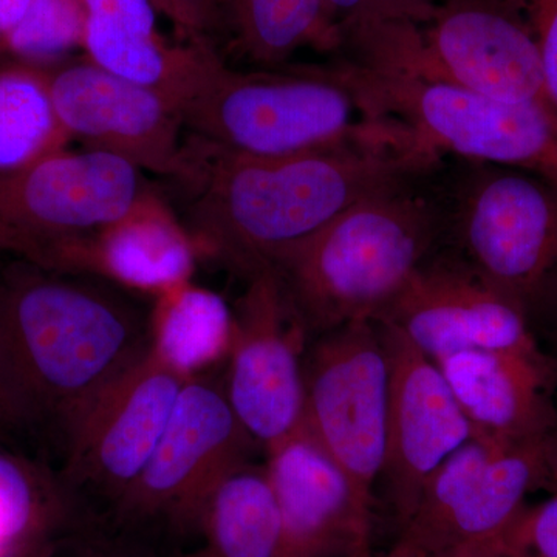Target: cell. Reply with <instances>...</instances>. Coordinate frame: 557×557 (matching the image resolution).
<instances>
[{
	"label": "cell",
	"mask_w": 557,
	"mask_h": 557,
	"mask_svg": "<svg viewBox=\"0 0 557 557\" xmlns=\"http://www.w3.org/2000/svg\"><path fill=\"white\" fill-rule=\"evenodd\" d=\"M149 350V313L83 274L0 271V438L62 457L76 421Z\"/></svg>",
	"instance_id": "6da1fadb"
},
{
	"label": "cell",
	"mask_w": 557,
	"mask_h": 557,
	"mask_svg": "<svg viewBox=\"0 0 557 557\" xmlns=\"http://www.w3.org/2000/svg\"><path fill=\"white\" fill-rule=\"evenodd\" d=\"M201 161L189 233L234 269H273L351 205L397 183L423 178L440 157L397 124L319 152L258 159L211 149Z\"/></svg>",
	"instance_id": "7a4b0ae2"
},
{
	"label": "cell",
	"mask_w": 557,
	"mask_h": 557,
	"mask_svg": "<svg viewBox=\"0 0 557 557\" xmlns=\"http://www.w3.org/2000/svg\"><path fill=\"white\" fill-rule=\"evenodd\" d=\"M341 49L370 72L549 104L536 44L512 0H379L341 28Z\"/></svg>",
	"instance_id": "3957f363"
},
{
	"label": "cell",
	"mask_w": 557,
	"mask_h": 557,
	"mask_svg": "<svg viewBox=\"0 0 557 557\" xmlns=\"http://www.w3.org/2000/svg\"><path fill=\"white\" fill-rule=\"evenodd\" d=\"M423 178L370 194L274 263L307 332L375 321L431 259L445 200L421 190Z\"/></svg>",
	"instance_id": "277c9868"
},
{
	"label": "cell",
	"mask_w": 557,
	"mask_h": 557,
	"mask_svg": "<svg viewBox=\"0 0 557 557\" xmlns=\"http://www.w3.org/2000/svg\"><path fill=\"white\" fill-rule=\"evenodd\" d=\"M211 149L278 159L346 145L379 127L333 67L236 72L223 65L183 113Z\"/></svg>",
	"instance_id": "5b68a950"
},
{
	"label": "cell",
	"mask_w": 557,
	"mask_h": 557,
	"mask_svg": "<svg viewBox=\"0 0 557 557\" xmlns=\"http://www.w3.org/2000/svg\"><path fill=\"white\" fill-rule=\"evenodd\" d=\"M333 69L370 119L398 124L440 159L509 168L557 185V112L548 102L498 100L347 61Z\"/></svg>",
	"instance_id": "8992f818"
},
{
	"label": "cell",
	"mask_w": 557,
	"mask_h": 557,
	"mask_svg": "<svg viewBox=\"0 0 557 557\" xmlns=\"http://www.w3.org/2000/svg\"><path fill=\"white\" fill-rule=\"evenodd\" d=\"M449 203L465 263L528 318L557 304V185L509 168L471 163Z\"/></svg>",
	"instance_id": "52a82bcc"
},
{
	"label": "cell",
	"mask_w": 557,
	"mask_h": 557,
	"mask_svg": "<svg viewBox=\"0 0 557 557\" xmlns=\"http://www.w3.org/2000/svg\"><path fill=\"white\" fill-rule=\"evenodd\" d=\"M139 168L86 149H62L0 175V251L44 267L62 245L124 218L148 196Z\"/></svg>",
	"instance_id": "ba28073f"
},
{
	"label": "cell",
	"mask_w": 557,
	"mask_h": 557,
	"mask_svg": "<svg viewBox=\"0 0 557 557\" xmlns=\"http://www.w3.org/2000/svg\"><path fill=\"white\" fill-rule=\"evenodd\" d=\"M556 472L557 434L519 446L469 440L429 478L399 539L434 552L504 547L523 498Z\"/></svg>",
	"instance_id": "9c48e42d"
},
{
	"label": "cell",
	"mask_w": 557,
	"mask_h": 557,
	"mask_svg": "<svg viewBox=\"0 0 557 557\" xmlns=\"http://www.w3.org/2000/svg\"><path fill=\"white\" fill-rule=\"evenodd\" d=\"M306 429L370 508L386 460L388 364L379 327L357 321L322 333L304 357Z\"/></svg>",
	"instance_id": "30bf717a"
},
{
	"label": "cell",
	"mask_w": 557,
	"mask_h": 557,
	"mask_svg": "<svg viewBox=\"0 0 557 557\" xmlns=\"http://www.w3.org/2000/svg\"><path fill=\"white\" fill-rule=\"evenodd\" d=\"M251 443L223 387L207 376L186 381L148 465L115 504L119 519L199 527L209 494L247 461Z\"/></svg>",
	"instance_id": "8fae6325"
},
{
	"label": "cell",
	"mask_w": 557,
	"mask_h": 557,
	"mask_svg": "<svg viewBox=\"0 0 557 557\" xmlns=\"http://www.w3.org/2000/svg\"><path fill=\"white\" fill-rule=\"evenodd\" d=\"M234 319L223 392L249 437L269 450L306 429L304 346L309 332L273 269L248 277Z\"/></svg>",
	"instance_id": "7c38bea8"
},
{
	"label": "cell",
	"mask_w": 557,
	"mask_h": 557,
	"mask_svg": "<svg viewBox=\"0 0 557 557\" xmlns=\"http://www.w3.org/2000/svg\"><path fill=\"white\" fill-rule=\"evenodd\" d=\"M58 120L70 141L112 153L141 171L194 182L200 160L183 148L182 113L161 95L90 60L47 67Z\"/></svg>",
	"instance_id": "4fadbf2b"
},
{
	"label": "cell",
	"mask_w": 557,
	"mask_h": 557,
	"mask_svg": "<svg viewBox=\"0 0 557 557\" xmlns=\"http://www.w3.org/2000/svg\"><path fill=\"white\" fill-rule=\"evenodd\" d=\"M185 383L149 350L113 380L70 432L61 457L65 486L116 504L148 465Z\"/></svg>",
	"instance_id": "5bb4252c"
},
{
	"label": "cell",
	"mask_w": 557,
	"mask_h": 557,
	"mask_svg": "<svg viewBox=\"0 0 557 557\" xmlns=\"http://www.w3.org/2000/svg\"><path fill=\"white\" fill-rule=\"evenodd\" d=\"M379 327L388 364L386 479L399 525L416 511L440 465L474 438L471 423L438 366L398 329Z\"/></svg>",
	"instance_id": "9a60e30c"
},
{
	"label": "cell",
	"mask_w": 557,
	"mask_h": 557,
	"mask_svg": "<svg viewBox=\"0 0 557 557\" xmlns=\"http://www.w3.org/2000/svg\"><path fill=\"white\" fill-rule=\"evenodd\" d=\"M375 321L394 325L434 362L463 350L545 354L530 318L460 259H428Z\"/></svg>",
	"instance_id": "2e32d148"
},
{
	"label": "cell",
	"mask_w": 557,
	"mask_h": 557,
	"mask_svg": "<svg viewBox=\"0 0 557 557\" xmlns=\"http://www.w3.org/2000/svg\"><path fill=\"white\" fill-rule=\"evenodd\" d=\"M267 454V474L282 518L278 557L369 552L370 508L307 429Z\"/></svg>",
	"instance_id": "e0dca14e"
},
{
	"label": "cell",
	"mask_w": 557,
	"mask_h": 557,
	"mask_svg": "<svg viewBox=\"0 0 557 557\" xmlns=\"http://www.w3.org/2000/svg\"><path fill=\"white\" fill-rule=\"evenodd\" d=\"M474 438L519 446L557 434V362L542 355L463 350L435 361Z\"/></svg>",
	"instance_id": "ac0fdd59"
},
{
	"label": "cell",
	"mask_w": 557,
	"mask_h": 557,
	"mask_svg": "<svg viewBox=\"0 0 557 557\" xmlns=\"http://www.w3.org/2000/svg\"><path fill=\"white\" fill-rule=\"evenodd\" d=\"M197 255L189 230L148 194L124 218L62 245L42 269L97 276L157 298L193 281Z\"/></svg>",
	"instance_id": "d6986e66"
},
{
	"label": "cell",
	"mask_w": 557,
	"mask_h": 557,
	"mask_svg": "<svg viewBox=\"0 0 557 557\" xmlns=\"http://www.w3.org/2000/svg\"><path fill=\"white\" fill-rule=\"evenodd\" d=\"M83 49L94 64L161 95L182 119L225 65L207 42L171 44L157 32V22L86 16Z\"/></svg>",
	"instance_id": "ffe728a7"
},
{
	"label": "cell",
	"mask_w": 557,
	"mask_h": 557,
	"mask_svg": "<svg viewBox=\"0 0 557 557\" xmlns=\"http://www.w3.org/2000/svg\"><path fill=\"white\" fill-rule=\"evenodd\" d=\"M236 319L226 300L193 281L153 298L149 354L185 381L230 357Z\"/></svg>",
	"instance_id": "44dd1931"
},
{
	"label": "cell",
	"mask_w": 557,
	"mask_h": 557,
	"mask_svg": "<svg viewBox=\"0 0 557 557\" xmlns=\"http://www.w3.org/2000/svg\"><path fill=\"white\" fill-rule=\"evenodd\" d=\"M73 493L38 461L0 446V557H51L73 515Z\"/></svg>",
	"instance_id": "7402d4cb"
},
{
	"label": "cell",
	"mask_w": 557,
	"mask_h": 557,
	"mask_svg": "<svg viewBox=\"0 0 557 557\" xmlns=\"http://www.w3.org/2000/svg\"><path fill=\"white\" fill-rule=\"evenodd\" d=\"M199 528L205 548L196 557H278L282 518L265 467L231 469L209 494Z\"/></svg>",
	"instance_id": "603a6c76"
},
{
	"label": "cell",
	"mask_w": 557,
	"mask_h": 557,
	"mask_svg": "<svg viewBox=\"0 0 557 557\" xmlns=\"http://www.w3.org/2000/svg\"><path fill=\"white\" fill-rule=\"evenodd\" d=\"M51 100L47 67L11 62L0 67V175L14 174L67 149Z\"/></svg>",
	"instance_id": "cb8c5ba5"
},
{
	"label": "cell",
	"mask_w": 557,
	"mask_h": 557,
	"mask_svg": "<svg viewBox=\"0 0 557 557\" xmlns=\"http://www.w3.org/2000/svg\"><path fill=\"white\" fill-rule=\"evenodd\" d=\"M242 50L260 64L296 51L341 49V28L324 0H226Z\"/></svg>",
	"instance_id": "d4e9b609"
},
{
	"label": "cell",
	"mask_w": 557,
	"mask_h": 557,
	"mask_svg": "<svg viewBox=\"0 0 557 557\" xmlns=\"http://www.w3.org/2000/svg\"><path fill=\"white\" fill-rule=\"evenodd\" d=\"M86 13L81 0H33L21 24L0 53L14 62L51 67L72 51L83 49Z\"/></svg>",
	"instance_id": "484cf974"
},
{
	"label": "cell",
	"mask_w": 557,
	"mask_h": 557,
	"mask_svg": "<svg viewBox=\"0 0 557 557\" xmlns=\"http://www.w3.org/2000/svg\"><path fill=\"white\" fill-rule=\"evenodd\" d=\"M536 44L545 91L557 112V0H512Z\"/></svg>",
	"instance_id": "4316f807"
},
{
	"label": "cell",
	"mask_w": 557,
	"mask_h": 557,
	"mask_svg": "<svg viewBox=\"0 0 557 557\" xmlns=\"http://www.w3.org/2000/svg\"><path fill=\"white\" fill-rule=\"evenodd\" d=\"M505 548L528 557H557V494L520 512L504 537Z\"/></svg>",
	"instance_id": "83f0119b"
},
{
	"label": "cell",
	"mask_w": 557,
	"mask_h": 557,
	"mask_svg": "<svg viewBox=\"0 0 557 557\" xmlns=\"http://www.w3.org/2000/svg\"><path fill=\"white\" fill-rule=\"evenodd\" d=\"M172 24L189 42L209 44L226 0H168Z\"/></svg>",
	"instance_id": "f1b7e54d"
},
{
	"label": "cell",
	"mask_w": 557,
	"mask_h": 557,
	"mask_svg": "<svg viewBox=\"0 0 557 557\" xmlns=\"http://www.w3.org/2000/svg\"><path fill=\"white\" fill-rule=\"evenodd\" d=\"M502 552L500 547L460 548L449 552H432V549L418 547L408 541L398 539L395 547L383 557H494ZM354 557H373L370 552Z\"/></svg>",
	"instance_id": "f546056e"
},
{
	"label": "cell",
	"mask_w": 557,
	"mask_h": 557,
	"mask_svg": "<svg viewBox=\"0 0 557 557\" xmlns=\"http://www.w3.org/2000/svg\"><path fill=\"white\" fill-rule=\"evenodd\" d=\"M33 0H0V51L3 42L30 10Z\"/></svg>",
	"instance_id": "4dcf8cb0"
},
{
	"label": "cell",
	"mask_w": 557,
	"mask_h": 557,
	"mask_svg": "<svg viewBox=\"0 0 557 557\" xmlns=\"http://www.w3.org/2000/svg\"><path fill=\"white\" fill-rule=\"evenodd\" d=\"M324 2L333 20L339 28H343L348 22L357 20L362 13L372 9L379 0H324Z\"/></svg>",
	"instance_id": "1f68e13d"
},
{
	"label": "cell",
	"mask_w": 557,
	"mask_h": 557,
	"mask_svg": "<svg viewBox=\"0 0 557 557\" xmlns=\"http://www.w3.org/2000/svg\"><path fill=\"white\" fill-rule=\"evenodd\" d=\"M153 3H156L157 10H159L161 14L171 17L170 3H168V0H153Z\"/></svg>",
	"instance_id": "d6a6232c"
},
{
	"label": "cell",
	"mask_w": 557,
	"mask_h": 557,
	"mask_svg": "<svg viewBox=\"0 0 557 557\" xmlns=\"http://www.w3.org/2000/svg\"><path fill=\"white\" fill-rule=\"evenodd\" d=\"M494 557H528V556L520 555V553H515V552H511V549L504 548V549H502L500 553H498V555H496Z\"/></svg>",
	"instance_id": "836d02e7"
},
{
	"label": "cell",
	"mask_w": 557,
	"mask_h": 557,
	"mask_svg": "<svg viewBox=\"0 0 557 557\" xmlns=\"http://www.w3.org/2000/svg\"><path fill=\"white\" fill-rule=\"evenodd\" d=\"M555 485L557 487V472H556V478H555Z\"/></svg>",
	"instance_id": "e575fe53"
},
{
	"label": "cell",
	"mask_w": 557,
	"mask_h": 557,
	"mask_svg": "<svg viewBox=\"0 0 557 557\" xmlns=\"http://www.w3.org/2000/svg\"><path fill=\"white\" fill-rule=\"evenodd\" d=\"M108 557H126V556H108Z\"/></svg>",
	"instance_id": "d590c367"
}]
</instances>
